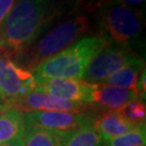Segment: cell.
I'll return each mask as SVG.
<instances>
[{
    "instance_id": "obj_1",
    "label": "cell",
    "mask_w": 146,
    "mask_h": 146,
    "mask_svg": "<svg viewBox=\"0 0 146 146\" xmlns=\"http://www.w3.org/2000/svg\"><path fill=\"white\" fill-rule=\"evenodd\" d=\"M62 11L56 0H17L0 26V55L14 61Z\"/></svg>"
},
{
    "instance_id": "obj_2",
    "label": "cell",
    "mask_w": 146,
    "mask_h": 146,
    "mask_svg": "<svg viewBox=\"0 0 146 146\" xmlns=\"http://www.w3.org/2000/svg\"><path fill=\"white\" fill-rule=\"evenodd\" d=\"M107 42L104 35L84 37L74 42L33 70L36 84L39 86L53 78L81 79L89 62Z\"/></svg>"
},
{
    "instance_id": "obj_3",
    "label": "cell",
    "mask_w": 146,
    "mask_h": 146,
    "mask_svg": "<svg viewBox=\"0 0 146 146\" xmlns=\"http://www.w3.org/2000/svg\"><path fill=\"white\" fill-rule=\"evenodd\" d=\"M90 28L91 22L88 15L82 13L73 14L53 27L38 41L33 42L13 62L33 73L43 61L81 39Z\"/></svg>"
},
{
    "instance_id": "obj_4",
    "label": "cell",
    "mask_w": 146,
    "mask_h": 146,
    "mask_svg": "<svg viewBox=\"0 0 146 146\" xmlns=\"http://www.w3.org/2000/svg\"><path fill=\"white\" fill-rule=\"evenodd\" d=\"M96 11L99 25L110 41L129 44L141 36L144 27L141 10L130 8L120 0H108L100 5Z\"/></svg>"
},
{
    "instance_id": "obj_5",
    "label": "cell",
    "mask_w": 146,
    "mask_h": 146,
    "mask_svg": "<svg viewBox=\"0 0 146 146\" xmlns=\"http://www.w3.org/2000/svg\"><path fill=\"white\" fill-rule=\"evenodd\" d=\"M137 58L129 44L108 40L89 62L81 80L89 84H100L117 69Z\"/></svg>"
},
{
    "instance_id": "obj_6",
    "label": "cell",
    "mask_w": 146,
    "mask_h": 146,
    "mask_svg": "<svg viewBox=\"0 0 146 146\" xmlns=\"http://www.w3.org/2000/svg\"><path fill=\"white\" fill-rule=\"evenodd\" d=\"M25 130H46L69 133L93 122L90 113L67 111H31L23 114Z\"/></svg>"
},
{
    "instance_id": "obj_7",
    "label": "cell",
    "mask_w": 146,
    "mask_h": 146,
    "mask_svg": "<svg viewBox=\"0 0 146 146\" xmlns=\"http://www.w3.org/2000/svg\"><path fill=\"white\" fill-rule=\"evenodd\" d=\"M5 105L22 114L31 111H67V113H90L93 110L84 103L69 102L54 98L50 94L35 89L33 92L22 98L5 101Z\"/></svg>"
},
{
    "instance_id": "obj_8",
    "label": "cell",
    "mask_w": 146,
    "mask_h": 146,
    "mask_svg": "<svg viewBox=\"0 0 146 146\" xmlns=\"http://www.w3.org/2000/svg\"><path fill=\"white\" fill-rule=\"evenodd\" d=\"M38 87L31 72L11 58L0 55V98L3 101L22 98Z\"/></svg>"
},
{
    "instance_id": "obj_9",
    "label": "cell",
    "mask_w": 146,
    "mask_h": 146,
    "mask_svg": "<svg viewBox=\"0 0 146 146\" xmlns=\"http://www.w3.org/2000/svg\"><path fill=\"white\" fill-rule=\"evenodd\" d=\"M139 99L134 90L120 88L106 84H91L88 105L101 111L118 110L125 104ZM141 100V99H140Z\"/></svg>"
},
{
    "instance_id": "obj_10",
    "label": "cell",
    "mask_w": 146,
    "mask_h": 146,
    "mask_svg": "<svg viewBox=\"0 0 146 146\" xmlns=\"http://www.w3.org/2000/svg\"><path fill=\"white\" fill-rule=\"evenodd\" d=\"M36 89L58 99L88 105L91 84L81 79L53 78L39 84Z\"/></svg>"
},
{
    "instance_id": "obj_11",
    "label": "cell",
    "mask_w": 146,
    "mask_h": 146,
    "mask_svg": "<svg viewBox=\"0 0 146 146\" xmlns=\"http://www.w3.org/2000/svg\"><path fill=\"white\" fill-rule=\"evenodd\" d=\"M92 125L102 137L104 144L111 139L122 135L135 128V125H131L120 115L118 110L101 111L98 116L93 117Z\"/></svg>"
},
{
    "instance_id": "obj_12",
    "label": "cell",
    "mask_w": 146,
    "mask_h": 146,
    "mask_svg": "<svg viewBox=\"0 0 146 146\" xmlns=\"http://www.w3.org/2000/svg\"><path fill=\"white\" fill-rule=\"evenodd\" d=\"M26 130L21 111L5 105L0 110V145L8 142L23 140Z\"/></svg>"
},
{
    "instance_id": "obj_13",
    "label": "cell",
    "mask_w": 146,
    "mask_h": 146,
    "mask_svg": "<svg viewBox=\"0 0 146 146\" xmlns=\"http://www.w3.org/2000/svg\"><path fill=\"white\" fill-rule=\"evenodd\" d=\"M144 69H145L144 60H142L139 56L134 61L128 63L127 65L120 67L119 69H117L111 75H110L107 78L102 81V84L120 87V88L125 89H130V90L135 91L137 79H139L140 75Z\"/></svg>"
},
{
    "instance_id": "obj_14",
    "label": "cell",
    "mask_w": 146,
    "mask_h": 146,
    "mask_svg": "<svg viewBox=\"0 0 146 146\" xmlns=\"http://www.w3.org/2000/svg\"><path fill=\"white\" fill-rule=\"evenodd\" d=\"M63 146H104V142L91 123L66 133Z\"/></svg>"
},
{
    "instance_id": "obj_15",
    "label": "cell",
    "mask_w": 146,
    "mask_h": 146,
    "mask_svg": "<svg viewBox=\"0 0 146 146\" xmlns=\"http://www.w3.org/2000/svg\"><path fill=\"white\" fill-rule=\"evenodd\" d=\"M66 133H56L46 130L26 131L23 139L24 146H63Z\"/></svg>"
},
{
    "instance_id": "obj_16",
    "label": "cell",
    "mask_w": 146,
    "mask_h": 146,
    "mask_svg": "<svg viewBox=\"0 0 146 146\" xmlns=\"http://www.w3.org/2000/svg\"><path fill=\"white\" fill-rule=\"evenodd\" d=\"M146 129L145 123L135 127L133 130L127 132L122 135L114 137L107 141L104 146H145Z\"/></svg>"
},
{
    "instance_id": "obj_17",
    "label": "cell",
    "mask_w": 146,
    "mask_h": 146,
    "mask_svg": "<svg viewBox=\"0 0 146 146\" xmlns=\"http://www.w3.org/2000/svg\"><path fill=\"white\" fill-rule=\"evenodd\" d=\"M119 114L125 118L128 122L133 125H140L145 123L146 118V107L143 100H134L129 103L121 106L119 110Z\"/></svg>"
},
{
    "instance_id": "obj_18",
    "label": "cell",
    "mask_w": 146,
    "mask_h": 146,
    "mask_svg": "<svg viewBox=\"0 0 146 146\" xmlns=\"http://www.w3.org/2000/svg\"><path fill=\"white\" fill-rule=\"evenodd\" d=\"M17 0H0V26Z\"/></svg>"
},
{
    "instance_id": "obj_19",
    "label": "cell",
    "mask_w": 146,
    "mask_h": 146,
    "mask_svg": "<svg viewBox=\"0 0 146 146\" xmlns=\"http://www.w3.org/2000/svg\"><path fill=\"white\" fill-rule=\"evenodd\" d=\"M120 1L123 2L125 5L133 8V9H136L137 7L144 5V2H145V0H120Z\"/></svg>"
},
{
    "instance_id": "obj_20",
    "label": "cell",
    "mask_w": 146,
    "mask_h": 146,
    "mask_svg": "<svg viewBox=\"0 0 146 146\" xmlns=\"http://www.w3.org/2000/svg\"><path fill=\"white\" fill-rule=\"evenodd\" d=\"M105 1H108V0H90V9H95L96 10L98 7Z\"/></svg>"
},
{
    "instance_id": "obj_21",
    "label": "cell",
    "mask_w": 146,
    "mask_h": 146,
    "mask_svg": "<svg viewBox=\"0 0 146 146\" xmlns=\"http://www.w3.org/2000/svg\"><path fill=\"white\" fill-rule=\"evenodd\" d=\"M0 146H24L23 145V140H16V141L8 142L5 144H1Z\"/></svg>"
},
{
    "instance_id": "obj_22",
    "label": "cell",
    "mask_w": 146,
    "mask_h": 146,
    "mask_svg": "<svg viewBox=\"0 0 146 146\" xmlns=\"http://www.w3.org/2000/svg\"><path fill=\"white\" fill-rule=\"evenodd\" d=\"M2 107H5V101L0 98V110H1Z\"/></svg>"
}]
</instances>
